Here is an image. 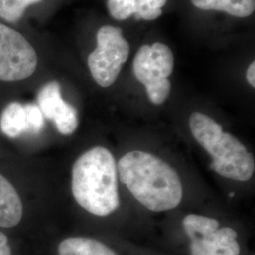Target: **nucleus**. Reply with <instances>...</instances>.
Returning a JSON list of instances; mask_svg holds the SVG:
<instances>
[{"label":"nucleus","instance_id":"ddd939ff","mask_svg":"<svg viewBox=\"0 0 255 255\" xmlns=\"http://www.w3.org/2000/svg\"><path fill=\"white\" fill-rule=\"evenodd\" d=\"M42 0H0V17L10 23L17 22L32 4Z\"/></svg>","mask_w":255,"mask_h":255},{"label":"nucleus","instance_id":"dca6fc26","mask_svg":"<svg viewBox=\"0 0 255 255\" xmlns=\"http://www.w3.org/2000/svg\"><path fill=\"white\" fill-rule=\"evenodd\" d=\"M110 14L117 20H125L135 13L134 0H108Z\"/></svg>","mask_w":255,"mask_h":255},{"label":"nucleus","instance_id":"423d86ee","mask_svg":"<svg viewBox=\"0 0 255 255\" xmlns=\"http://www.w3.org/2000/svg\"><path fill=\"white\" fill-rule=\"evenodd\" d=\"M190 239L191 255H239L237 233L230 227L219 228V222L199 215H188L182 220Z\"/></svg>","mask_w":255,"mask_h":255},{"label":"nucleus","instance_id":"7ed1b4c3","mask_svg":"<svg viewBox=\"0 0 255 255\" xmlns=\"http://www.w3.org/2000/svg\"><path fill=\"white\" fill-rule=\"evenodd\" d=\"M192 135L212 157L210 168L220 176L247 182L255 173L254 156L237 137L223 128L207 115L194 112L189 119Z\"/></svg>","mask_w":255,"mask_h":255},{"label":"nucleus","instance_id":"a211bd4d","mask_svg":"<svg viewBox=\"0 0 255 255\" xmlns=\"http://www.w3.org/2000/svg\"><path fill=\"white\" fill-rule=\"evenodd\" d=\"M247 81L254 88L255 87V62H253L248 67L246 73Z\"/></svg>","mask_w":255,"mask_h":255},{"label":"nucleus","instance_id":"39448f33","mask_svg":"<svg viewBox=\"0 0 255 255\" xmlns=\"http://www.w3.org/2000/svg\"><path fill=\"white\" fill-rule=\"evenodd\" d=\"M97 40L98 46L88 57V66L96 82L101 87H109L128 58L129 45L122 30L112 26L101 27Z\"/></svg>","mask_w":255,"mask_h":255},{"label":"nucleus","instance_id":"9b49d317","mask_svg":"<svg viewBox=\"0 0 255 255\" xmlns=\"http://www.w3.org/2000/svg\"><path fill=\"white\" fill-rule=\"evenodd\" d=\"M0 129L9 138H15L27 132L25 106L19 102L8 104L0 117Z\"/></svg>","mask_w":255,"mask_h":255},{"label":"nucleus","instance_id":"f8f14e48","mask_svg":"<svg viewBox=\"0 0 255 255\" xmlns=\"http://www.w3.org/2000/svg\"><path fill=\"white\" fill-rule=\"evenodd\" d=\"M198 9L220 10L237 17H248L254 13L255 0H191Z\"/></svg>","mask_w":255,"mask_h":255},{"label":"nucleus","instance_id":"9d476101","mask_svg":"<svg viewBox=\"0 0 255 255\" xmlns=\"http://www.w3.org/2000/svg\"><path fill=\"white\" fill-rule=\"evenodd\" d=\"M59 255H117L101 241L87 237H70L59 245Z\"/></svg>","mask_w":255,"mask_h":255},{"label":"nucleus","instance_id":"f257e3e1","mask_svg":"<svg viewBox=\"0 0 255 255\" xmlns=\"http://www.w3.org/2000/svg\"><path fill=\"white\" fill-rule=\"evenodd\" d=\"M118 171L128 191L150 211L174 209L182 201L179 175L154 155L139 150L128 152L119 160Z\"/></svg>","mask_w":255,"mask_h":255},{"label":"nucleus","instance_id":"20e7f679","mask_svg":"<svg viewBox=\"0 0 255 255\" xmlns=\"http://www.w3.org/2000/svg\"><path fill=\"white\" fill-rule=\"evenodd\" d=\"M174 56L171 49L161 43L142 46L133 60V73L146 87L149 101L161 105L167 100L173 72Z\"/></svg>","mask_w":255,"mask_h":255},{"label":"nucleus","instance_id":"4468645a","mask_svg":"<svg viewBox=\"0 0 255 255\" xmlns=\"http://www.w3.org/2000/svg\"><path fill=\"white\" fill-rule=\"evenodd\" d=\"M167 0H134L135 14L145 20H154L162 15V8Z\"/></svg>","mask_w":255,"mask_h":255},{"label":"nucleus","instance_id":"0eeeda50","mask_svg":"<svg viewBox=\"0 0 255 255\" xmlns=\"http://www.w3.org/2000/svg\"><path fill=\"white\" fill-rule=\"evenodd\" d=\"M36 51L18 31L0 23V81L17 82L36 70Z\"/></svg>","mask_w":255,"mask_h":255},{"label":"nucleus","instance_id":"f3484780","mask_svg":"<svg viewBox=\"0 0 255 255\" xmlns=\"http://www.w3.org/2000/svg\"><path fill=\"white\" fill-rule=\"evenodd\" d=\"M0 255H11L9 240L5 234L0 232Z\"/></svg>","mask_w":255,"mask_h":255},{"label":"nucleus","instance_id":"2eb2a0df","mask_svg":"<svg viewBox=\"0 0 255 255\" xmlns=\"http://www.w3.org/2000/svg\"><path fill=\"white\" fill-rule=\"evenodd\" d=\"M27 132L32 134L40 133L45 128V117L36 104H26Z\"/></svg>","mask_w":255,"mask_h":255},{"label":"nucleus","instance_id":"6ab92c4d","mask_svg":"<svg viewBox=\"0 0 255 255\" xmlns=\"http://www.w3.org/2000/svg\"><path fill=\"white\" fill-rule=\"evenodd\" d=\"M229 196L232 198V197H234V196H235V193H234V192H232V193H230V195H229Z\"/></svg>","mask_w":255,"mask_h":255},{"label":"nucleus","instance_id":"1a4fd4ad","mask_svg":"<svg viewBox=\"0 0 255 255\" xmlns=\"http://www.w3.org/2000/svg\"><path fill=\"white\" fill-rule=\"evenodd\" d=\"M23 216V206L12 184L0 174V227L11 228Z\"/></svg>","mask_w":255,"mask_h":255},{"label":"nucleus","instance_id":"6e6552de","mask_svg":"<svg viewBox=\"0 0 255 255\" xmlns=\"http://www.w3.org/2000/svg\"><path fill=\"white\" fill-rule=\"evenodd\" d=\"M38 107L46 119L54 122L60 133L70 135L77 129L78 113L62 98L61 86L58 82H48L41 88L38 94Z\"/></svg>","mask_w":255,"mask_h":255},{"label":"nucleus","instance_id":"f03ea898","mask_svg":"<svg viewBox=\"0 0 255 255\" xmlns=\"http://www.w3.org/2000/svg\"><path fill=\"white\" fill-rule=\"evenodd\" d=\"M71 185L76 201L95 216H109L119 207L118 166L105 147L95 146L75 162Z\"/></svg>","mask_w":255,"mask_h":255}]
</instances>
